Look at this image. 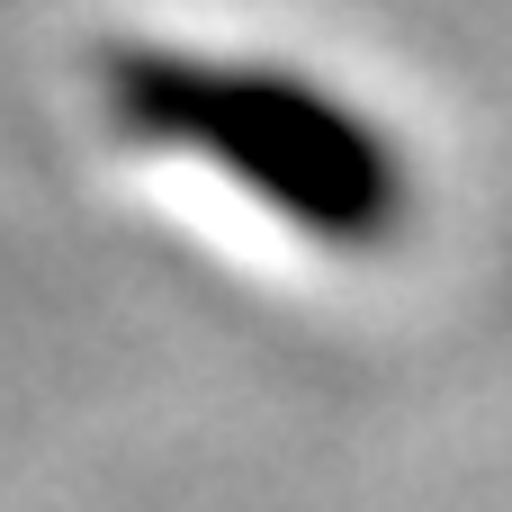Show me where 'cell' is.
<instances>
[{"mask_svg":"<svg viewBox=\"0 0 512 512\" xmlns=\"http://www.w3.org/2000/svg\"><path fill=\"white\" fill-rule=\"evenodd\" d=\"M99 108L135 153L198 162L261 198L324 252H387L414 225V162L405 144L288 63H234L189 45H99Z\"/></svg>","mask_w":512,"mask_h":512,"instance_id":"cell-1","label":"cell"}]
</instances>
